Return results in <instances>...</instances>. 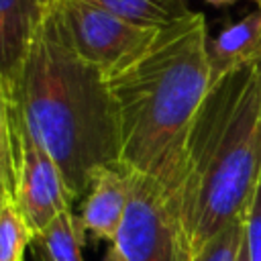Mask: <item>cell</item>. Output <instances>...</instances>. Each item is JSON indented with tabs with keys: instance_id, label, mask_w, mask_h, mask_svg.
I'll use <instances>...</instances> for the list:
<instances>
[{
	"instance_id": "cell-1",
	"label": "cell",
	"mask_w": 261,
	"mask_h": 261,
	"mask_svg": "<svg viewBox=\"0 0 261 261\" xmlns=\"http://www.w3.org/2000/svg\"><path fill=\"white\" fill-rule=\"evenodd\" d=\"M0 100L55 159L82 200L94 169L120 159V124L106 73L84 61L53 4L22 63L0 77Z\"/></svg>"
},
{
	"instance_id": "cell-2",
	"label": "cell",
	"mask_w": 261,
	"mask_h": 261,
	"mask_svg": "<svg viewBox=\"0 0 261 261\" xmlns=\"http://www.w3.org/2000/svg\"><path fill=\"white\" fill-rule=\"evenodd\" d=\"M261 179V57L210 84L167 198L181 261L243 218Z\"/></svg>"
},
{
	"instance_id": "cell-13",
	"label": "cell",
	"mask_w": 261,
	"mask_h": 261,
	"mask_svg": "<svg viewBox=\"0 0 261 261\" xmlns=\"http://www.w3.org/2000/svg\"><path fill=\"white\" fill-rule=\"evenodd\" d=\"M245 241V216L222 228L196 257V261H237Z\"/></svg>"
},
{
	"instance_id": "cell-8",
	"label": "cell",
	"mask_w": 261,
	"mask_h": 261,
	"mask_svg": "<svg viewBox=\"0 0 261 261\" xmlns=\"http://www.w3.org/2000/svg\"><path fill=\"white\" fill-rule=\"evenodd\" d=\"M49 8L45 0H0V77L18 69Z\"/></svg>"
},
{
	"instance_id": "cell-11",
	"label": "cell",
	"mask_w": 261,
	"mask_h": 261,
	"mask_svg": "<svg viewBox=\"0 0 261 261\" xmlns=\"http://www.w3.org/2000/svg\"><path fill=\"white\" fill-rule=\"evenodd\" d=\"M126 22L145 29H163L192 12L188 0H86Z\"/></svg>"
},
{
	"instance_id": "cell-15",
	"label": "cell",
	"mask_w": 261,
	"mask_h": 261,
	"mask_svg": "<svg viewBox=\"0 0 261 261\" xmlns=\"http://www.w3.org/2000/svg\"><path fill=\"white\" fill-rule=\"evenodd\" d=\"M102 261H128V259L124 257V253L118 249L116 243H110L108 249H106V253H104V259H102Z\"/></svg>"
},
{
	"instance_id": "cell-4",
	"label": "cell",
	"mask_w": 261,
	"mask_h": 261,
	"mask_svg": "<svg viewBox=\"0 0 261 261\" xmlns=\"http://www.w3.org/2000/svg\"><path fill=\"white\" fill-rule=\"evenodd\" d=\"M57 10L75 53L106 75L139 57L159 31L126 22L86 0H59Z\"/></svg>"
},
{
	"instance_id": "cell-17",
	"label": "cell",
	"mask_w": 261,
	"mask_h": 261,
	"mask_svg": "<svg viewBox=\"0 0 261 261\" xmlns=\"http://www.w3.org/2000/svg\"><path fill=\"white\" fill-rule=\"evenodd\" d=\"M237 261H249V251H247V232H245V241H243V247H241V253H239V259Z\"/></svg>"
},
{
	"instance_id": "cell-18",
	"label": "cell",
	"mask_w": 261,
	"mask_h": 261,
	"mask_svg": "<svg viewBox=\"0 0 261 261\" xmlns=\"http://www.w3.org/2000/svg\"><path fill=\"white\" fill-rule=\"evenodd\" d=\"M45 2H47V4H49V6H53V4H57V2H59V0H45Z\"/></svg>"
},
{
	"instance_id": "cell-10",
	"label": "cell",
	"mask_w": 261,
	"mask_h": 261,
	"mask_svg": "<svg viewBox=\"0 0 261 261\" xmlns=\"http://www.w3.org/2000/svg\"><path fill=\"white\" fill-rule=\"evenodd\" d=\"M86 230L80 216L71 210L59 214L45 230L37 232L33 241L35 261H84Z\"/></svg>"
},
{
	"instance_id": "cell-3",
	"label": "cell",
	"mask_w": 261,
	"mask_h": 261,
	"mask_svg": "<svg viewBox=\"0 0 261 261\" xmlns=\"http://www.w3.org/2000/svg\"><path fill=\"white\" fill-rule=\"evenodd\" d=\"M202 12L157 31L149 47L106 75L120 124V161L173 194L188 128L212 84Z\"/></svg>"
},
{
	"instance_id": "cell-6",
	"label": "cell",
	"mask_w": 261,
	"mask_h": 261,
	"mask_svg": "<svg viewBox=\"0 0 261 261\" xmlns=\"http://www.w3.org/2000/svg\"><path fill=\"white\" fill-rule=\"evenodd\" d=\"M12 200L24 214L35 234L45 230L59 214L71 210V204L75 202L55 159L24 128L22 161Z\"/></svg>"
},
{
	"instance_id": "cell-14",
	"label": "cell",
	"mask_w": 261,
	"mask_h": 261,
	"mask_svg": "<svg viewBox=\"0 0 261 261\" xmlns=\"http://www.w3.org/2000/svg\"><path fill=\"white\" fill-rule=\"evenodd\" d=\"M245 232H247L249 261H261V181L245 214Z\"/></svg>"
},
{
	"instance_id": "cell-7",
	"label": "cell",
	"mask_w": 261,
	"mask_h": 261,
	"mask_svg": "<svg viewBox=\"0 0 261 261\" xmlns=\"http://www.w3.org/2000/svg\"><path fill=\"white\" fill-rule=\"evenodd\" d=\"M133 181L135 171L120 159L94 169L80 212L86 234L108 245L116 243L133 196Z\"/></svg>"
},
{
	"instance_id": "cell-19",
	"label": "cell",
	"mask_w": 261,
	"mask_h": 261,
	"mask_svg": "<svg viewBox=\"0 0 261 261\" xmlns=\"http://www.w3.org/2000/svg\"><path fill=\"white\" fill-rule=\"evenodd\" d=\"M255 4H257V10H261V0H255Z\"/></svg>"
},
{
	"instance_id": "cell-20",
	"label": "cell",
	"mask_w": 261,
	"mask_h": 261,
	"mask_svg": "<svg viewBox=\"0 0 261 261\" xmlns=\"http://www.w3.org/2000/svg\"><path fill=\"white\" fill-rule=\"evenodd\" d=\"M259 181H261V179H259Z\"/></svg>"
},
{
	"instance_id": "cell-9",
	"label": "cell",
	"mask_w": 261,
	"mask_h": 261,
	"mask_svg": "<svg viewBox=\"0 0 261 261\" xmlns=\"http://www.w3.org/2000/svg\"><path fill=\"white\" fill-rule=\"evenodd\" d=\"M257 57H261V10L255 8L208 41L212 84Z\"/></svg>"
},
{
	"instance_id": "cell-16",
	"label": "cell",
	"mask_w": 261,
	"mask_h": 261,
	"mask_svg": "<svg viewBox=\"0 0 261 261\" xmlns=\"http://www.w3.org/2000/svg\"><path fill=\"white\" fill-rule=\"evenodd\" d=\"M204 2H208L210 6H216V8H226V6L237 4L239 0H204Z\"/></svg>"
},
{
	"instance_id": "cell-5",
	"label": "cell",
	"mask_w": 261,
	"mask_h": 261,
	"mask_svg": "<svg viewBox=\"0 0 261 261\" xmlns=\"http://www.w3.org/2000/svg\"><path fill=\"white\" fill-rule=\"evenodd\" d=\"M116 245L128 261H181L167 192L153 177L135 171Z\"/></svg>"
},
{
	"instance_id": "cell-12",
	"label": "cell",
	"mask_w": 261,
	"mask_h": 261,
	"mask_svg": "<svg viewBox=\"0 0 261 261\" xmlns=\"http://www.w3.org/2000/svg\"><path fill=\"white\" fill-rule=\"evenodd\" d=\"M35 237V230L16 202L8 196H0V261H22Z\"/></svg>"
}]
</instances>
